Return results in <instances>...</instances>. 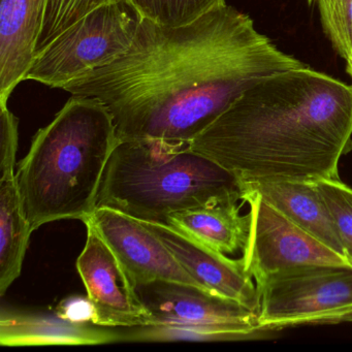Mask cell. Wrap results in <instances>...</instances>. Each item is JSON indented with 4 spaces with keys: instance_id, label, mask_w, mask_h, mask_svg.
Returning <instances> with one entry per match:
<instances>
[{
    "instance_id": "cell-1",
    "label": "cell",
    "mask_w": 352,
    "mask_h": 352,
    "mask_svg": "<svg viewBox=\"0 0 352 352\" xmlns=\"http://www.w3.org/2000/svg\"><path fill=\"white\" fill-rule=\"evenodd\" d=\"M302 67L226 3L178 28L142 18L126 52L63 89L102 102L120 141L188 144L257 82Z\"/></svg>"
},
{
    "instance_id": "cell-7",
    "label": "cell",
    "mask_w": 352,
    "mask_h": 352,
    "mask_svg": "<svg viewBox=\"0 0 352 352\" xmlns=\"http://www.w3.org/2000/svg\"><path fill=\"white\" fill-rule=\"evenodd\" d=\"M141 20L127 0L94 10L34 58L25 80L63 89L76 78L109 65L126 52Z\"/></svg>"
},
{
    "instance_id": "cell-15",
    "label": "cell",
    "mask_w": 352,
    "mask_h": 352,
    "mask_svg": "<svg viewBox=\"0 0 352 352\" xmlns=\"http://www.w3.org/2000/svg\"><path fill=\"white\" fill-rule=\"evenodd\" d=\"M240 199L176 212L166 226L222 254L243 251L248 238L249 216L241 214Z\"/></svg>"
},
{
    "instance_id": "cell-8",
    "label": "cell",
    "mask_w": 352,
    "mask_h": 352,
    "mask_svg": "<svg viewBox=\"0 0 352 352\" xmlns=\"http://www.w3.org/2000/svg\"><path fill=\"white\" fill-rule=\"evenodd\" d=\"M249 205V230L241 259L255 283L280 270L306 265H350L345 257L290 221L256 193H242Z\"/></svg>"
},
{
    "instance_id": "cell-5",
    "label": "cell",
    "mask_w": 352,
    "mask_h": 352,
    "mask_svg": "<svg viewBox=\"0 0 352 352\" xmlns=\"http://www.w3.org/2000/svg\"><path fill=\"white\" fill-rule=\"evenodd\" d=\"M135 290L154 320L144 329L146 341H238L271 335L261 329L257 313L197 286L156 280Z\"/></svg>"
},
{
    "instance_id": "cell-9",
    "label": "cell",
    "mask_w": 352,
    "mask_h": 352,
    "mask_svg": "<svg viewBox=\"0 0 352 352\" xmlns=\"http://www.w3.org/2000/svg\"><path fill=\"white\" fill-rule=\"evenodd\" d=\"M87 228L85 247L77 269L96 309L94 324L108 327L153 325L149 311L138 296L129 274L96 228Z\"/></svg>"
},
{
    "instance_id": "cell-19",
    "label": "cell",
    "mask_w": 352,
    "mask_h": 352,
    "mask_svg": "<svg viewBox=\"0 0 352 352\" xmlns=\"http://www.w3.org/2000/svg\"><path fill=\"white\" fill-rule=\"evenodd\" d=\"M352 267V188L340 179L315 181Z\"/></svg>"
},
{
    "instance_id": "cell-13",
    "label": "cell",
    "mask_w": 352,
    "mask_h": 352,
    "mask_svg": "<svg viewBox=\"0 0 352 352\" xmlns=\"http://www.w3.org/2000/svg\"><path fill=\"white\" fill-rule=\"evenodd\" d=\"M124 341V333L94 323L72 322L55 314L1 311V346L98 345Z\"/></svg>"
},
{
    "instance_id": "cell-12",
    "label": "cell",
    "mask_w": 352,
    "mask_h": 352,
    "mask_svg": "<svg viewBox=\"0 0 352 352\" xmlns=\"http://www.w3.org/2000/svg\"><path fill=\"white\" fill-rule=\"evenodd\" d=\"M46 0H0V104H8L34 60Z\"/></svg>"
},
{
    "instance_id": "cell-23",
    "label": "cell",
    "mask_w": 352,
    "mask_h": 352,
    "mask_svg": "<svg viewBox=\"0 0 352 352\" xmlns=\"http://www.w3.org/2000/svg\"><path fill=\"white\" fill-rule=\"evenodd\" d=\"M346 63H347V67H346V71H347L348 75H349L350 78L352 79V52L351 54H350V56L348 57Z\"/></svg>"
},
{
    "instance_id": "cell-18",
    "label": "cell",
    "mask_w": 352,
    "mask_h": 352,
    "mask_svg": "<svg viewBox=\"0 0 352 352\" xmlns=\"http://www.w3.org/2000/svg\"><path fill=\"white\" fill-rule=\"evenodd\" d=\"M118 1L121 0H46L34 58L76 22L102 6Z\"/></svg>"
},
{
    "instance_id": "cell-6",
    "label": "cell",
    "mask_w": 352,
    "mask_h": 352,
    "mask_svg": "<svg viewBox=\"0 0 352 352\" xmlns=\"http://www.w3.org/2000/svg\"><path fill=\"white\" fill-rule=\"evenodd\" d=\"M261 329L352 323V267L306 265L280 270L256 282Z\"/></svg>"
},
{
    "instance_id": "cell-16",
    "label": "cell",
    "mask_w": 352,
    "mask_h": 352,
    "mask_svg": "<svg viewBox=\"0 0 352 352\" xmlns=\"http://www.w3.org/2000/svg\"><path fill=\"white\" fill-rule=\"evenodd\" d=\"M32 232L24 212L17 178L0 180V296L21 274Z\"/></svg>"
},
{
    "instance_id": "cell-17",
    "label": "cell",
    "mask_w": 352,
    "mask_h": 352,
    "mask_svg": "<svg viewBox=\"0 0 352 352\" xmlns=\"http://www.w3.org/2000/svg\"><path fill=\"white\" fill-rule=\"evenodd\" d=\"M144 19L170 28L192 23L226 0H129Z\"/></svg>"
},
{
    "instance_id": "cell-21",
    "label": "cell",
    "mask_w": 352,
    "mask_h": 352,
    "mask_svg": "<svg viewBox=\"0 0 352 352\" xmlns=\"http://www.w3.org/2000/svg\"><path fill=\"white\" fill-rule=\"evenodd\" d=\"M18 126L19 120L8 104H0V180L16 177Z\"/></svg>"
},
{
    "instance_id": "cell-2",
    "label": "cell",
    "mask_w": 352,
    "mask_h": 352,
    "mask_svg": "<svg viewBox=\"0 0 352 352\" xmlns=\"http://www.w3.org/2000/svg\"><path fill=\"white\" fill-rule=\"evenodd\" d=\"M187 145L239 181L340 179L352 150V85L306 65L269 76Z\"/></svg>"
},
{
    "instance_id": "cell-14",
    "label": "cell",
    "mask_w": 352,
    "mask_h": 352,
    "mask_svg": "<svg viewBox=\"0 0 352 352\" xmlns=\"http://www.w3.org/2000/svg\"><path fill=\"white\" fill-rule=\"evenodd\" d=\"M239 185L241 193H256L290 221L345 257L329 210L314 182L256 180L239 181Z\"/></svg>"
},
{
    "instance_id": "cell-3",
    "label": "cell",
    "mask_w": 352,
    "mask_h": 352,
    "mask_svg": "<svg viewBox=\"0 0 352 352\" xmlns=\"http://www.w3.org/2000/svg\"><path fill=\"white\" fill-rule=\"evenodd\" d=\"M119 143L107 107L96 98L72 96L34 135L16 168L32 232L57 220L89 218L96 209L104 168Z\"/></svg>"
},
{
    "instance_id": "cell-20",
    "label": "cell",
    "mask_w": 352,
    "mask_h": 352,
    "mask_svg": "<svg viewBox=\"0 0 352 352\" xmlns=\"http://www.w3.org/2000/svg\"><path fill=\"white\" fill-rule=\"evenodd\" d=\"M321 24L336 52L347 60L352 52V0H317Z\"/></svg>"
},
{
    "instance_id": "cell-4",
    "label": "cell",
    "mask_w": 352,
    "mask_h": 352,
    "mask_svg": "<svg viewBox=\"0 0 352 352\" xmlns=\"http://www.w3.org/2000/svg\"><path fill=\"white\" fill-rule=\"evenodd\" d=\"M242 201L238 179L184 143L120 141L107 164L96 208L166 224L176 212Z\"/></svg>"
},
{
    "instance_id": "cell-11",
    "label": "cell",
    "mask_w": 352,
    "mask_h": 352,
    "mask_svg": "<svg viewBox=\"0 0 352 352\" xmlns=\"http://www.w3.org/2000/svg\"><path fill=\"white\" fill-rule=\"evenodd\" d=\"M140 221L164 242L179 263L206 292L238 302L257 313L259 298L256 284L245 270L242 259L228 258L226 254L166 224Z\"/></svg>"
},
{
    "instance_id": "cell-10",
    "label": "cell",
    "mask_w": 352,
    "mask_h": 352,
    "mask_svg": "<svg viewBox=\"0 0 352 352\" xmlns=\"http://www.w3.org/2000/svg\"><path fill=\"white\" fill-rule=\"evenodd\" d=\"M84 223L96 228L129 274L135 288L148 282L168 280L204 289L164 242L140 220L111 208L98 207Z\"/></svg>"
},
{
    "instance_id": "cell-22",
    "label": "cell",
    "mask_w": 352,
    "mask_h": 352,
    "mask_svg": "<svg viewBox=\"0 0 352 352\" xmlns=\"http://www.w3.org/2000/svg\"><path fill=\"white\" fill-rule=\"evenodd\" d=\"M56 313L61 318L72 322L94 323L96 309L91 300L82 296H71L59 302Z\"/></svg>"
}]
</instances>
